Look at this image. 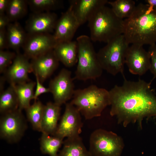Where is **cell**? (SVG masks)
Returning a JSON list of instances; mask_svg holds the SVG:
<instances>
[{"mask_svg":"<svg viewBox=\"0 0 156 156\" xmlns=\"http://www.w3.org/2000/svg\"><path fill=\"white\" fill-rule=\"evenodd\" d=\"M124 78L122 85H115L109 91L110 114L116 116L118 122L125 127L137 122L141 128L144 118L156 116V93L150 82Z\"/></svg>","mask_w":156,"mask_h":156,"instance_id":"6da1fadb","label":"cell"},{"mask_svg":"<svg viewBox=\"0 0 156 156\" xmlns=\"http://www.w3.org/2000/svg\"><path fill=\"white\" fill-rule=\"evenodd\" d=\"M129 44L150 45L156 42V9L140 3L129 18L124 20L123 34Z\"/></svg>","mask_w":156,"mask_h":156,"instance_id":"7a4b0ae2","label":"cell"},{"mask_svg":"<svg viewBox=\"0 0 156 156\" xmlns=\"http://www.w3.org/2000/svg\"><path fill=\"white\" fill-rule=\"evenodd\" d=\"M88 22L92 41L107 43L123 34L124 20L118 17L111 8L105 5L94 11Z\"/></svg>","mask_w":156,"mask_h":156,"instance_id":"3957f363","label":"cell"},{"mask_svg":"<svg viewBox=\"0 0 156 156\" xmlns=\"http://www.w3.org/2000/svg\"><path fill=\"white\" fill-rule=\"evenodd\" d=\"M86 119L101 116L105 109L110 105L109 91L95 85L75 90L70 102Z\"/></svg>","mask_w":156,"mask_h":156,"instance_id":"277c9868","label":"cell"},{"mask_svg":"<svg viewBox=\"0 0 156 156\" xmlns=\"http://www.w3.org/2000/svg\"><path fill=\"white\" fill-rule=\"evenodd\" d=\"M77 65L74 79L83 81L100 77L103 70L97 58L90 37L86 35L78 37Z\"/></svg>","mask_w":156,"mask_h":156,"instance_id":"5b68a950","label":"cell"},{"mask_svg":"<svg viewBox=\"0 0 156 156\" xmlns=\"http://www.w3.org/2000/svg\"><path fill=\"white\" fill-rule=\"evenodd\" d=\"M97 53L98 59L103 70L115 76L123 75L125 57L129 44L123 34L114 38Z\"/></svg>","mask_w":156,"mask_h":156,"instance_id":"8992f818","label":"cell"},{"mask_svg":"<svg viewBox=\"0 0 156 156\" xmlns=\"http://www.w3.org/2000/svg\"><path fill=\"white\" fill-rule=\"evenodd\" d=\"M124 146L122 139L116 134L99 129L91 134L88 151L92 156H120Z\"/></svg>","mask_w":156,"mask_h":156,"instance_id":"52a82bcc","label":"cell"},{"mask_svg":"<svg viewBox=\"0 0 156 156\" xmlns=\"http://www.w3.org/2000/svg\"><path fill=\"white\" fill-rule=\"evenodd\" d=\"M0 119V137L8 143L19 142L27 128L26 121L22 110L19 108L1 114Z\"/></svg>","mask_w":156,"mask_h":156,"instance_id":"ba28073f","label":"cell"},{"mask_svg":"<svg viewBox=\"0 0 156 156\" xmlns=\"http://www.w3.org/2000/svg\"><path fill=\"white\" fill-rule=\"evenodd\" d=\"M81 114L70 102L66 103L64 112L53 135L63 139L80 136L83 125Z\"/></svg>","mask_w":156,"mask_h":156,"instance_id":"9c48e42d","label":"cell"},{"mask_svg":"<svg viewBox=\"0 0 156 156\" xmlns=\"http://www.w3.org/2000/svg\"><path fill=\"white\" fill-rule=\"evenodd\" d=\"M73 80L71 71L64 68L50 81L48 88L55 103L61 106L72 98L75 90Z\"/></svg>","mask_w":156,"mask_h":156,"instance_id":"30bf717a","label":"cell"},{"mask_svg":"<svg viewBox=\"0 0 156 156\" xmlns=\"http://www.w3.org/2000/svg\"><path fill=\"white\" fill-rule=\"evenodd\" d=\"M57 42L53 35L49 33L27 34L23 47L24 54L32 59L53 50Z\"/></svg>","mask_w":156,"mask_h":156,"instance_id":"8fae6325","label":"cell"},{"mask_svg":"<svg viewBox=\"0 0 156 156\" xmlns=\"http://www.w3.org/2000/svg\"><path fill=\"white\" fill-rule=\"evenodd\" d=\"M125 63L131 73L142 75L149 70L151 65L149 53L144 48L143 46L131 44L127 50Z\"/></svg>","mask_w":156,"mask_h":156,"instance_id":"7c38bea8","label":"cell"},{"mask_svg":"<svg viewBox=\"0 0 156 156\" xmlns=\"http://www.w3.org/2000/svg\"><path fill=\"white\" fill-rule=\"evenodd\" d=\"M58 19L57 14L51 12L33 13L26 23L27 34L49 33L55 30Z\"/></svg>","mask_w":156,"mask_h":156,"instance_id":"4fadbf2b","label":"cell"},{"mask_svg":"<svg viewBox=\"0 0 156 156\" xmlns=\"http://www.w3.org/2000/svg\"><path fill=\"white\" fill-rule=\"evenodd\" d=\"M33 72L31 62L24 54L18 53L7 69L5 77L10 85H16L29 81L28 74Z\"/></svg>","mask_w":156,"mask_h":156,"instance_id":"5bb4252c","label":"cell"},{"mask_svg":"<svg viewBox=\"0 0 156 156\" xmlns=\"http://www.w3.org/2000/svg\"><path fill=\"white\" fill-rule=\"evenodd\" d=\"M79 26L69 5L58 19L53 35L58 42L71 41Z\"/></svg>","mask_w":156,"mask_h":156,"instance_id":"9a60e30c","label":"cell"},{"mask_svg":"<svg viewBox=\"0 0 156 156\" xmlns=\"http://www.w3.org/2000/svg\"><path fill=\"white\" fill-rule=\"evenodd\" d=\"M31 59L33 72L42 83L57 68L59 62L53 50Z\"/></svg>","mask_w":156,"mask_h":156,"instance_id":"2e32d148","label":"cell"},{"mask_svg":"<svg viewBox=\"0 0 156 156\" xmlns=\"http://www.w3.org/2000/svg\"><path fill=\"white\" fill-rule=\"evenodd\" d=\"M107 0H71L69 1L74 14L80 26L88 21L96 9L107 3Z\"/></svg>","mask_w":156,"mask_h":156,"instance_id":"e0dca14e","label":"cell"},{"mask_svg":"<svg viewBox=\"0 0 156 156\" xmlns=\"http://www.w3.org/2000/svg\"><path fill=\"white\" fill-rule=\"evenodd\" d=\"M59 62L66 66L70 67L77 62V45L76 41L58 42L53 49Z\"/></svg>","mask_w":156,"mask_h":156,"instance_id":"ac0fdd59","label":"cell"},{"mask_svg":"<svg viewBox=\"0 0 156 156\" xmlns=\"http://www.w3.org/2000/svg\"><path fill=\"white\" fill-rule=\"evenodd\" d=\"M60 107L54 102H51L44 105L41 124L42 133L54 135L58 125Z\"/></svg>","mask_w":156,"mask_h":156,"instance_id":"d6986e66","label":"cell"},{"mask_svg":"<svg viewBox=\"0 0 156 156\" xmlns=\"http://www.w3.org/2000/svg\"><path fill=\"white\" fill-rule=\"evenodd\" d=\"M6 31L8 47L18 52L23 47L27 34L17 21L10 23L7 27Z\"/></svg>","mask_w":156,"mask_h":156,"instance_id":"ffe728a7","label":"cell"},{"mask_svg":"<svg viewBox=\"0 0 156 156\" xmlns=\"http://www.w3.org/2000/svg\"><path fill=\"white\" fill-rule=\"evenodd\" d=\"M58 156H92L80 136L66 138Z\"/></svg>","mask_w":156,"mask_h":156,"instance_id":"44dd1931","label":"cell"},{"mask_svg":"<svg viewBox=\"0 0 156 156\" xmlns=\"http://www.w3.org/2000/svg\"><path fill=\"white\" fill-rule=\"evenodd\" d=\"M13 85L18 99V108L21 110L26 109L30 105L31 101L34 99L36 82L28 81Z\"/></svg>","mask_w":156,"mask_h":156,"instance_id":"7402d4cb","label":"cell"},{"mask_svg":"<svg viewBox=\"0 0 156 156\" xmlns=\"http://www.w3.org/2000/svg\"><path fill=\"white\" fill-rule=\"evenodd\" d=\"M18 108L17 97L13 85L0 92V112L1 114Z\"/></svg>","mask_w":156,"mask_h":156,"instance_id":"603a6c76","label":"cell"},{"mask_svg":"<svg viewBox=\"0 0 156 156\" xmlns=\"http://www.w3.org/2000/svg\"><path fill=\"white\" fill-rule=\"evenodd\" d=\"M64 141L61 138L42 133L40 140L41 151L50 156H58L57 152Z\"/></svg>","mask_w":156,"mask_h":156,"instance_id":"cb8c5ba5","label":"cell"},{"mask_svg":"<svg viewBox=\"0 0 156 156\" xmlns=\"http://www.w3.org/2000/svg\"><path fill=\"white\" fill-rule=\"evenodd\" d=\"M44 106L40 101H36L25 109L27 119L33 129L40 132Z\"/></svg>","mask_w":156,"mask_h":156,"instance_id":"d4e9b609","label":"cell"},{"mask_svg":"<svg viewBox=\"0 0 156 156\" xmlns=\"http://www.w3.org/2000/svg\"><path fill=\"white\" fill-rule=\"evenodd\" d=\"M107 3L111 6V8L115 15L122 19L129 17L134 12L136 7L135 2L132 0L108 1Z\"/></svg>","mask_w":156,"mask_h":156,"instance_id":"484cf974","label":"cell"},{"mask_svg":"<svg viewBox=\"0 0 156 156\" xmlns=\"http://www.w3.org/2000/svg\"><path fill=\"white\" fill-rule=\"evenodd\" d=\"M27 0H10L6 14L11 22L24 17L27 11Z\"/></svg>","mask_w":156,"mask_h":156,"instance_id":"4316f807","label":"cell"},{"mask_svg":"<svg viewBox=\"0 0 156 156\" xmlns=\"http://www.w3.org/2000/svg\"><path fill=\"white\" fill-rule=\"evenodd\" d=\"M28 5L34 13L51 12L60 8L62 1L58 0H27Z\"/></svg>","mask_w":156,"mask_h":156,"instance_id":"83f0119b","label":"cell"},{"mask_svg":"<svg viewBox=\"0 0 156 156\" xmlns=\"http://www.w3.org/2000/svg\"><path fill=\"white\" fill-rule=\"evenodd\" d=\"M16 54L13 52L0 50V73L5 72L11 64Z\"/></svg>","mask_w":156,"mask_h":156,"instance_id":"f1b7e54d","label":"cell"},{"mask_svg":"<svg viewBox=\"0 0 156 156\" xmlns=\"http://www.w3.org/2000/svg\"><path fill=\"white\" fill-rule=\"evenodd\" d=\"M151 58V65L149 70L156 78V44L150 45L148 51Z\"/></svg>","mask_w":156,"mask_h":156,"instance_id":"f546056e","label":"cell"},{"mask_svg":"<svg viewBox=\"0 0 156 156\" xmlns=\"http://www.w3.org/2000/svg\"><path fill=\"white\" fill-rule=\"evenodd\" d=\"M35 75L36 80V89L34 93V99L36 101L39 96L42 94L50 92V90L49 88L44 87L38 77L36 75Z\"/></svg>","mask_w":156,"mask_h":156,"instance_id":"4dcf8cb0","label":"cell"},{"mask_svg":"<svg viewBox=\"0 0 156 156\" xmlns=\"http://www.w3.org/2000/svg\"><path fill=\"white\" fill-rule=\"evenodd\" d=\"M8 47L6 29L0 30V50Z\"/></svg>","mask_w":156,"mask_h":156,"instance_id":"1f68e13d","label":"cell"},{"mask_svg":"<svg viewBox=\"0 0 156 156\" xmlns=\"http://www.w3.org/2000/svg\"><path fill=\"white\" fill-rule=\"evenodd\" d=\"M10 23L9 18L6 14L0 15V30L6 29Z\"/></svg>","mask_w":156,"mask_h":156,"instance_id":"d6a6232c","label":"cell"},{"mask_svg":"<svg viewBox=\"0 0 156 156\" xmlns=\"http://www.w3.org/2000/svg\"><path fill=\"white\" fill-rule=\"evenodd\" d=\"M10 0H0V15L5 14Z\"/></svg>","mask_w":156,"mask_h":156,"instance_id":"836d02e7","label":"cell"},{"mask_svg":"<svg viewBox=\"0 0 156 156\" xmlns=\"http://www.w3.org/2000/svg\"><path fill=\"white\" fill-rule=\"evenodd\" d=\"M145 2L151 7L156 9V0H146Z\"/></svg>","mask_w":156,"mask_h":156,"instance_id":"e575fe53","label":"cell"}]
</instances>
